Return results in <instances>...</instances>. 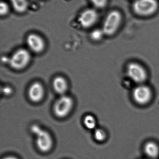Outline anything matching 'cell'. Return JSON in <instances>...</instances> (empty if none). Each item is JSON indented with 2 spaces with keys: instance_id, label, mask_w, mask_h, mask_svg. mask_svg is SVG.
<instances>
[{
  "instance_id": "4",
  "label": "cell",
  "mask_w": 159,
  "mask_h": 159,
  "mask_svg": "<svg viewBox=\"0 0 159 159\" xmlns=\"http://www.w3.org/2000/svg\"><path fill=\"white\" fill-rule=\"evenodd\" d=\"M127 74L129 78L138 85L143 84L147 78L146 70L137 62H131L128 64Z\"/></svg>"
},
{
  "instance_id": "11",
  "label": "cell",
  "mask_w": 159,
  "mask_h": 159,
  "mask_svg": "<svg viewBox=\"0 0 159 159\" xmlns=\"http://www.w3.org/2000/svg\"><path fill=\"white\" fill-rule=\"evenodd\" d=\"M144 151L148 157L156 159L159 156V146L155 142H147L144 147Z\"/></svg>"
},
{
  "instance_id": "12",
  "label": "cell",
  "mask_w": 159,
  "mask_h": 159,
  "mask_svg": "<svg viewBox=\"0 0 159 159\" xmlns=\"http://www.w3.org/2000/svg\"><path fill=\"white\" fill-rule=\"evenodd\" d=\"M53 87L57 93L63 94L68 89V83L63 77L58 76L53 80Z\"/></svg>"
},
{
  "instance_id": "19",
  "label": "cell",
  "mask_w": 159,
  "mask_h": 159,
  "mask_svg": "<svg viewBox=\"0 0 159 159\" xmlns=\"http://www.w3.org/2000/svg\"><path fill=\"white\" fill-rule=\"evenodd\" d=\"M3 92L5 94L9 95L12 93V89L10 87H6L3 88Z\"/></svg>"
},
{
  "instance_id": "7",
  "label": "cell",
  "mask_w": 159,
  "mask_h": 159,
  "mask_svg": "<svg viewBox=\"0 0 159 159\" xmlns=\"http://www.w3.org/2000/svg\"><path fill=\"white\" fill-rule=\"evenodd\" d=\"M73 104V100L71 97L67 95H62L54 104V113L58 117H64L71 112Z\"/></svg>"
},
{
  "instance_id": "20",
  "label": "cell",
  "mask_w": 159,
  "mask_h": 159,
  "mask_svg": "<svg viewBox=\"0 0 159 159\" xmlns=\"http://www.w3.org/2000/svg\"><path fill=\"white\" fill-rule=\"evenodd\" d=\"M2 159H18L16 158V157H7L4 158H3Z\"/></svg>"
},
{
  "instance_id": "16",
  "label": "cell",
  "mask_w": 159,
  "mask_h": 159,
  "mask_svg": "<svg viewBox=\"0 0 159 159\" xmlns=\"http://www.w3.org/2000/svg\"><path fill=\"white\" fill-rule=\"evenodd\" d=\"M105 35L103 30L101 29H96L92 31L91 33V38L94 41H99L102 39Z\"/></svg>"
},
{
  "instance_id": "3",
  "label": "cell",
  "mask_w": 159,
  "mask_h": 159,
  "mask_svg": "<svg viewBox=\"0 0 159 159\" xmlns=\"http://www.w3.org/2000/svg\"><path fill=\"white\" fill-rule=\"evenodd\" d=\"M134 12L141 16H148L154 14L158 8L157 0H136L133 5Z\"/></svg>"
},
{
  "instance_id": "17",
  "label": "cell",
  "mask_w": 159,
  "mask_h": 159,
  "mask_svg": "<svg viewBox=\"0 0 159 159\" xmlns=\"http://www.w3.org/2000/svg\"><path fill=\"white\" fill-rule=\"evenodd\" d=\"M9 6L7 3L4 1H2L0 3V15L1 16H5L8 14L9 12Z\"/></svg>"
},
{
  "instance_id": "13",
  "label": "cell",
  "mask_w": 159,
  "mask_h": 159,
  "mask_svg": "<svg viewBox=\"0 0 159 159\" xmlns=\"http://www.w3.org/2000/svg\"><path fill=\"white\" fill-rule=\"evenodd\" d=\"M9 2L14 10L19 14L25 13L29 7L28 0H9Z\"/></svg>"
},
{
  "instance_id": "1",
  "label": "cell",
  "mask_w": 159,
  "mask_h": 159,
  "mask_svg": "<svg viewBox=\"0 0 159 159\" xmlns=\"http://www.w3.org/2000/svg\"><path fill=\"white\" fill-rule=\"evenodd\" d=\"M31 131L36 137V143L38 149L43 152L49 151L53 146V140L49 134L37 125L31 127Z\"/></svg>"
},
{
  "instance_id": "8",
  "label": "cell",
  "mask_w": 159,
  "mask_h": 159,
  "mask_svg": "<svg viewBox=\"0 0 159 159\" xmlns=\"http://www.w3.org/2000/svg\"><path fill=\"white\" fill-rule=\"evenodd\" d=\"M99 18L98 13L93 8L85 9L79 15V24L84 29H88L95 25Z\"/></svg>"
},
{
  "instance_id": "5",
  "label": "cell",
  "mask_w": 159,
  "mask_h": 159,
  "mask_svg": "<svg viewBox=\"0 0 159 159\" xmlns=\"http://www.w3.org/2000/svg\"><path fill=\"white\" fill-rule=\"evenodd\" d=\"M31 57L28 50L20 48L16 51L8 60V63L13 69L20 70L28 65Z\"/></svg>"
},
{
  "instance_id": "10",
  "label": "cell",
  "mask_w": 159,
  "mask_h": 159,
  "mask_svg": "<svg viewBox=\"0 0 159 159\" xmlns=\"http://www.w3.org/2000/svg\"><path fill=\"white\" fill-rule=\"evenodd\" d=\"M44 94V89L42 84L38 82L33 83L28 91V95L31 101L38 102L43 99Z\"/></svg>"
},
{
  "instance_id": "14",
  "label": "cell",
  "mask_w": 159,
  "mask_h": 159,
  "mask_svg": "<svg viewBox=\"0 0 159 159\" xmlns=\"http://www.w3.org/2000/svg\"><path fill=\"white\" fill-rule=\"evenodd\" d=\"M84 123L87 129H93L96 126V120L94 116L88 115L85 117L84 119Z\"/></svg>"
},
{
  "instance_id": "18",
  "label": "cell",
  "mask_w": 159,
  "mask_h": 159,
  "mask_svg": "<svg viewBox=\"0 0 159 159\" xmlns=\"http://www.w3.org/2000/svg\"><path fill=\"white\" fill-rule=\"evenodd\" d=\"M91 3L97 8H103L106 6L108 0H90Z\"/></svg>"
},
{
  "instance_id": "6",
  "label": "cell",
  "mask_w": 159,
  "mask_h": 159,
  "mask_svg": "<svg viewBox=\"0 0 159 159\" xmlns=\"http://www.w3.org/2000/svg\"><path fill=\"white\" fill-rule=\"evenodd\" d=\"M153 96L151 89L144 84H140L135 87L133 91V97L135 102L140 105L147 104L151 101Z\"/></svg>"
},
{
  "instance_id": "2",
  "label": "cell",
  "mask_w": 159,
  "mask_h": 159,
  "mask_svg": "<svg viewBox=\"0 0 159 159\" xmlns=\"http://www.w3.org/2000/svg\"><path fill=\"white\" fill-rule=\"evenodd\" d=\"M121 21V16L119 12L114 10L110 12L105 20L102 29L105 35L111 36L115 34L119 29Z\"/></svg>"
},
{
  "instance_id": "15",
  "label": "cell",
  "mask_w": 159,
  "mask_h": 159,
  "mask_svg": "<svg viewBox=\"0 0 159 159\" xmlns=\"http://www.w3.org/2000/svg\"><path fill=\"white\" fill-rule=\"evenodd\" d=\"M94 137L95 140L99 142L105 141L107 135L106 133L102 129H98L95 130L94 133Z\"/></svg>"
},
{
  "instance_id": "9",
  "label": "cell",
  "mask_w": 159,
  "mask_h": 159,
  "mask_svg": "<svg viewBox=\"0 0 159 159\" xmlns=\"http://www.w3.org/2000/svg\"><path fill=\"white\" fill-rule=\"evenodd\" d=\"M26 41L29 48L35 53H40L44 49L45 46L44 41L38 34L35 33L29 34Z\"/></svg>"
}]
</instances>
